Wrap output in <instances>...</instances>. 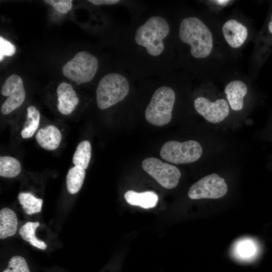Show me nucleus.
Listing matches in <instances>:
<instances>
[{"label":"nucleus","instance_id":"19","mask_svg":"<svg viewBox=\"0 0 272 272\" xmlns=\"http://www.w3.org/2000/svg\"><path fill=\"white\" fill-rule=\"evenodd\" d=\"M91 157V144L88 141H83L81 142L77 147L73 156V162L75 166L85 170L88 167Z\"/></svg>","mask_w":272,"mask_h":272},{"label":"nucleus","instance_id":"29","mask_svg":"<svg viewBox=\"0 0 272 272\" xmlns=\"http://www.w3.org/2000/svg\"><path fill=\"white\" fill-rule=\"evenodd\" d=\"M214 2L220 5V6H222V5H227L228 3H229L230 2L229 1H225V0H223V1H213Z\"/></svg>","mask_w":272,"mask_h":272},{"label":"nucleus","instance_id":"4","mask_svg":"<svg viewBox=\"0 0 272 272\" xmlns=\"http://www.w3.org/2000/svg\"><path fill=\"white\" fill-rule=\"evenodd\" d=\"M116 69L103 75L96 90L97 107L105 110L124 101L131 91L133 80L117 63Z\"/></svg>","mask_w":272,"mask_h":272},{"label":"nucleus","instance_id":"5","mask_svg":"<svg viewBox=\"0 0 272 272\" xmlns=\"http://www.w3.org/2000/svg\"><path fill=\"white\" fill-rule=\"evenodd\" d=\"M99 68V59L87 51H81L62 66L63 75L77 85L87 83L95 77Z\"/></svg>","mask_w":272,"mask_h":272},{"label":"nucleus","instance_id":"18","mask_svg":"<svg viewBox=\"0 0 272 272\" xmlns=\"http://www.w3.org/2000/svg\"><path fill=\"white\" fill-rule=\"evenodd\" d=\"M39 225L38 222H28L20 228L19 234L24 240L28 242L32 246L40 249L45 250L47 245L44 241L35 236L36 229Z\"/></svg>","mask_w":272,"mask_h":272},{"label":"nucleus","instance_id":"12","mask_svg":"<svg viewBox=\"0 0 272 272\" xmlns=\"http://www.w3.org/2000/svg\"><path fill=\"white\" fill-rule=\"evenodd\" d=\"M56 92L58 111L63 115L70 114L79 103V99L72 86L67 83L62 82L58 86Z\"/></svg>","mask_w":272,"mask_h":272},{"label":"nucleus","instance_id":"11","mask_svg":"<svg viewBox=\"0 0 272 272\" xmlns=\"http://www.w3.org/2000/svg\"><path fill=\"white\" fill-rule=\"evenodd\" d=\"M222 32L226 42L233 48L241 47L248 35V30L246 26L234 19H229L224 23Z\"/></svg>","mask_w":272,"mask_h":272},{"label":"nucleus","instance_id":"22","mask_svg":"<svg viewBox=\"0 0 272 272\" xmlns=\"http://www.w3.org/2000/svg\"><path fill=\"white\" fill-rule=\"evenodd\" d=\"M19 161L12 157L5 156L0 157V176L6 178H13L21 172Z\"/></svg>","mask_w":272,"mask_h":272},{"label":"nucleus","instance_id":"10","mask_svg":"<svg viewBox=\"0 0 272 272\" xmlns=\"http://www.w3.org/2000/svg\"><path fill=\"white\" fill-rule=\"evenodd\" d=\"M193 105L196 112L212 123L222 122L229 113L228 103L223 99L212 102L206 97L198 96L194 99Z\"/></svg>","mask_w":272,"mask_h":272},{"label":"nucleus","instance_id":"20","mask_svg":"<svg viewBox=\"0 0 272 272\" xmlns=\"http://www.w3.org/2000/svg\"><path fill=\"white\" fill-rule=\"evenodd\" d=\"M27 111V120L21 132L24 139L30 138L33 135L39 126L40 121L39 111L35 106H29Z\"/></svg>","mask_w":272,"mask_h":272},{"label":"nucleus","instance_id":"24","mask_svg":"<svg viewBox=\"0 0 272 272\" xmlns=\"http://www.w3.org/2000/svg\"><path fill=\"white\" fill-rule=\"evenodd\" d=\"M3 272H30L25 258L14 256L9 260L8 267Z\"/></svg>","mask_w":272,"mask_h":272},{"label":"nucleus","instance_id":"14","mask_svg":"<svg viewBox=\"0 0 272 272\" xmlns=\"http://www.w3.org/2000/svg\"><path fill=\"white\" fill-rule=\"evenodd\" d=\"M35 138L42 148L52 151L59 147L62 135L60 130L55 126L47 125L38 130Z\"/></svg>","mask_w":272,"mask_h":272},{"label":"nucleus","instance_id":"25","mask_svg":"<svg viewBox=\"0 0 272 272\" xmlns=\"http://www.w3.org/2000/svg\"><path fill=\"white\" fill-rule=\"evenodd\" d=\"M44 2L62 14L67 13L72 8V0H45Z\"/></svg>","mask_w":272,"mask_h":272},{"label":"nucleus","instance_id":"23","mask_svg":"<svg viewBox=\"0 0 272 272\" xmlns=\"http://www.w3.org/2000/svg\"><path fill=\"white\" fill-rule=\"evenodd\" d=\"M260 60H263L272 50V11L259 40Z\"/></svg>","mask_w":272,"mask_h":272},{"label":"nucleus","instance_id":"1","mask_svg":"<svg viewBox=\"0 0 272 272\" xmlns=\"http://www.w3.org/2000/svg\"><path fill=\"white\" fill-rule=\"evenodd\" d=\"M174 30L169 3L148 2L144 12L119 31L116 63L134 81L171 73L176 65Z\"/></svg>","mask_w":272,"mask_h":272},{"label":"nucleus","instance_id":"16","mask_svg":"<svg viewBox=\"0 0 272 272\" xmlns=\"http://www.w3.org/2000/svg\"><path fill=\"white\" fill-rule=\"evenodd\" d=\"M17 227L16 213L10 209H2L0 211V238L3 239L14 235Z\"/></svg>","mask_w":272,"mask_h":272},{"label":"nucleus","instance_id":"9","mask_svg":"<svg viewBox=\"0 0 272 272\" xmlns=\"http://www.w3.org/2000/svg\"><path fill=\"white\" fill-rule=\"evenodd\" d=\"M1 93L8 97L1 109L2 113L7 115L19 107L25 99L26 92L22 79L16 74L9 76L2 87Z\"/></svg>","mask_w":272,"mask_h":272},{"label":"nucleus","instance_id":"6","mask_svg":"<svg viewBox=\"0 0 272 272\" xmlns=\"http://www.w3.org/2000/svg\"><path fill=\"white\" fill-rule=\"evenodd\" d=\"M202 153L200 144L194 140L182 143L176 141L166 142L160 150V156L164 160L175 164L194 162Z\"/></svg>","mask_w":272,"mask_h":272},{"label":"nucleus","instance_id":"3","mask_svg":"<svg viewBox=\"0 0 272 272\" xmlns=\"http://www.w3.org/2000/svg\"><path fill=\"white\" fill-rule=\"evenodd\" d=\"M181 75L173 72L166 75L142 80L151 92L144 110L146 120L156 126L169 123L176 100V86Z\"/></svg>","mask_w":272,"mask_h":272},{"label":"nucleus","instance_id":"7","mask_svg":"<svg viewBox=\"0 0 272 272\" xmlns=\"http://www.w3.org/2000/svg\"><path fill=\"white\" fill-rule=\"evenodd\" d=\"M142 166L148 174L165 188H175L178 184L181 172L175 166L163 163L157 158L150 157L143 161Z\"/></svg>","mask_w":272,"mask_h":272},{"label":"nucleus","instance_id":"28","mask_svg":"<svg viewBox=\"0 0 272 272\" xmlns=\"http://www.w3.org/2000/svg\"><path fill=\"white\" fill-rule=\"evenodd\" d=\"M88 1L95 6H111L116 4H120L122 2V1L119 0H89Z\"/></svg>","mask_w":272,"mask_h":272},{"label":"nucleus","instance_id":"2","mask_svg":"<svg viewBox=\"0 0 272 272\" xmlns=\"http://www.w3.org/2000/svg\"><path fill=\"white\" fill-rule=\"evenodd\" d=\"M174 11V40L176 65L196 72L197 61L208 57L213 48V37L204 22L191 12Z\"/></svg>","mask_w":272,"mask_h":272},{"label":"nucleus","instance_id":"17","mask_svg":"<svg viewBox=\"0 0 272 272\" xmlns=\"http://www.w3.org/2000/svg\"><path fill=\"white\" fill-rule=\"evenodd\" d=\"M85 174V170L78 166H75L69 169L66 177V183L70 193L73 194L79 192L83 184Z\"/></svg>","mask_w":272,"mask_h":272},{"label":"nucleus","instance_id":"8","mask_svg":"<svg viewBox=\"0 0 272 272\" xmlns=\"http://www.w3.org/2000/svg\"><path fill=\"white\" fill-rule=\"evenodd\" d=\"M228 186L224 178L216 173L203 177L194 183L189 189L188 197L192 199H216L224 196Z\"/></svg>","mask_w":272,"mask_h":272},{"label":"nucleus","instance_id":"26","mask_svg":"<svg viewBox=\"0 0 272 272\" xmlns=\"http://www.w3.org/2000/svg\"><path fill=\"white\" fill-rule=\"evenodd\" d=\"M16 52V47L11 42L0 37V61H2L4 56H11Z\"/></svg>","mask_w":272,"mask_h":272},{"label":"nucleus","instance_id":"13","mask_svg":"<svg viewBox=\"0 0 272 272\" xmlns=\"http://www.w3.org/2000/svg\"><path fill=\"white\" fill-rule=\"evenodd\" d=\"M247 91L246 84L240 80H233L226 85L224 92L233 110L237 111L242 109L244 106V98Z\"/></svg>","mask_w":272,"mask_h":272},{"label":"nucleus","instance_id":"27","mask_svg":"<svg viewBox=\"0 0 272 272\" xmlns=\"http://www.w3.org/2000/svg\"><path fill=\"white\" fill-rule=\"evenodd\" d=\"M240 249L238 251V254L241 258L243 259L249 258L253 255L254 252V250H253V246L248 243H246V245H243L242 248L240 247Z\"/></svg>","mask_w":272,"mask_h":272},{"label":"nucleus","instance_id":"15","mask_svg":"<svg viewBox=\"0 0 272 272\" xmlns=\"http://www.w3.org/2000/svg\"><path fill=\"white\" fill-rule=\"evenodd\" d=\"M124 198L129 205L140 206L144 209L154 208L158 200L156 193L151 191L137 192L129 190L125 192Z\"/></svg>","mask_w":272,"mask_h":272},{"label":"nucleus","instance_id":"21","mask_svg":"<svg viewBox=\"0 0 272 272\" xmlns=\"http://www.w3.org/2000/svg\"><path fill=\"white\" fill-rule=\"evenodd\" d=\"M18 198L25 213L28 215L39 213L41 211L43 200L37 198L29 192H21Z\"/></svg>","mask_w":272,"mask_h":272}]
</instances>
